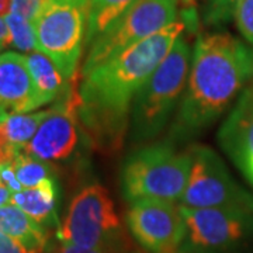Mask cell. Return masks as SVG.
Returning <instances> with one entry per match:
<instances>
[{
	"label": "cell",
	"instance_id": "cell-1",
	"mask_svg": "<svg viewBox=\"0 0 253 253\" xmlns=\"http://www.w3.org/2000/svg\"><path fill=\"white\" fill-rule=\"evenodd\" d=\"M184 30L174 21L82 78L79 118L100 146L123 142L136 93L170 52Z\"/></svg>",
	"mask_w": 253,
	"mask_h": 253
},
{
	"label": "cell",
	"instance_id": "cell-2",
	"mask_svg": "<svg viewBox=\"0 0 253 253\" xmlns=\"http://www.w3.org/2000/svg\"><path fill=\"white\" fill-rule=\"evenodd\" d=\"M253 78V51L229 34L200 37L172 141H187L211 126Z\"/></svg>",
	"mask_w": 253,
	"mask_h": 253
},
{
	"label": "cell",
	"instance_id": "cell-3",
	"mask_svg": "<svg viewBox=\"0 0 253 253\" xmlns=\"http://www.w3.org/2000/svg\"><path fill=\"white\" fill-rule=\"evenodd\" d=\"M190 58V45L179 37L163 62L136 93L129 118L132 144L152 141L169 123L187 84Z\"/></svg>",
	"mask_w": 253,
	"mask_h": 253
},
{
	"label": "cell",
	"instance_id": "cell-4",
	"mask_svg": "<svg viewBox=\"0 0 253 253\" xmlns=\"http://www.w3.org/2000/svg\"><path fill=\"white\" fill-rule=\"evenodd\" d=\"M191 169V154L179 152L170 141L144 146L124 163L121 189L128 203L136 200L181 199Z\"/></svg>",
	"mask_w": 253,
	"mask_h": 253
},
{
	"label": "cell",
	"instance_id": "cell-5",
	"mask_svg": "<svg viewBox=\"0 0 253 253\" xmlns=\"http://www.w3.org/2000/svg\"><path fill=\"white\" fill-rule=\"evenodd\" d=\"M90 0H42L33 20L37 51L46 55L65 79L78 71L86 41Z\"/></svg>",
	"mask_w": 253,
	"mask_h": 253
},
{
	"label": "cell",
	"instance_id": "cell-6",
	"mask_svg": "<svg viewBox=\"0 0 253 253\" xmlns=\"http://www.w3.org/2000/svg\"><path fill=\"white\" fill-rule=\"evenodd\" d=\"M177 0H136L87 46L82 76L176 21Z\"/></svg>",
	"mask_w": 253,
	"mask_h": 253
},
{
	"label": "cell",
	"instance_id": "cell-7",
	"mask_svg": "<svg viewBox=\"0 0 253 253\" xmlns=\"http://www.w3.org/2000/svg\"><path fill=\"white\" fill-rule=\"evenodd\" d=\"M58 238L82 248L120 249L121 222L107 190L99 184L83 187L71 201Z\"/></svg>",
	"mask_w": 253,
	"mask_h": 253
},
{
	"label": "cell",
	"instance_id": "cell-8",
	"mask_svg": "<svg viewBox=\"0 0 253 253\" xmlns=\"http://www.w3.org/2000/svg\"><path fill=\"white\" fill-rule=\"evenodd\" d=\"M184 253H214L236 248L253 235V208L181 207Z\"/></svg>",
	"mask_w": 253,
	"mask_h": 253
},
{
	"label": "cell",
	"instance_id": "cell-9",
	"mask_svg": "<svg viewBox=\"0 0 253 253\" xmlns=\"http://www.w3.org/2000/svg\"><path fill=\"white\" fill-rule=\"evenodd\" d=\"M191 169L180 206L186 208H253V196L231 176L225 163L211 148L193 146Z\"/></svg>",
	"mask_w": 253,
	"mask_h": 253
},
{
	"label": "cell",
	"instance_id": "cell-10",
	"mask_svg": "<svg viewBox=\"0 0 253 253\" xmlns=\"http://www.w3.org/2000/svg\"><path fill=\"white\" fill-rule=\"evenodd\" d=\"M126 224L136 242L151 253H173L186 236L180 206L162 200L129 203Z\"/></svg>",
	"mask_w": 253,
	"mask_h": 253
},
{
	"label": "cell",
	"instance_id": "cell-11",
	"mask_svg": "<svg viewBox=\"0 0 253 253\" xmlns=\"http://www.w3.org/2000/svg\"><path fill=\"white\" fill-rule=\"evenodd\" d=\"M78 118L79 94L69 89L65 99L51 109L49 116L23 151L44 162L68 159L79 141Z\"/></svg>",
	"mask_w": 253,
	"mask_h": 253
},
{
	"label": "cell",
	"instance_id": "cell-12",
	"mask_svg": "<svg viewBox=\"0 0 253 253\" xmlns=\"http://www.w3.org/2000/svg\"><path fill=\"white\" fill-rule=\"evenodd\" d=\"M0 104L11 114H24L41 107L26 55L0 54Z\"/></svg>",
	"mask_w": 253,
	"mask_h": 253
},
{
	"label": "cell",
	"instance_id": "cell-13",
	"mask_svg": "<svg viewBox=\"0 0 253 253\" xmlns=\"http://www.w3.org/2000/svg\"><path fill=\"white\" fill-rule=\"evenodd\" d=\"M218 141L239 169L253 156V83L245 89L219 128Z\"/></svg>",
	"mask_w": 253,
	"mask_h": 253
},
{
	"label": "cell",
	"instance_id": "cell-14",
	"mask_svg": "<svg viewBox=\"0 0 253 253\" xmlns=\"http://www.w3.org/2000/svg\"><path fill=\"white\" fill-rule=\"evenodd\" d=\"M58 190L55 179H46L37 187L23 189L11 194V204L20 207L27 215L44 228L59 226L56 215Z\"/></svg>",
	"mask_w": 253,
	"mask_h": 253
},
{
	"label": "cell",
	"instance_id": "cell-15",
	"mask_svg": "<svg viewBox=\"0 0 253 253\" xmlns=\"http://www.w3.org/2000/svg\"><path fill=\"white\" fill-rule=\"evenodd\" d=\"M0 231L33 252L42 253L45 249L46 228L11 203L0 208Z\"/></svg>",
	"mask_w": 253,
	"mask_h": 253
},
{
	"label": "cell",
	"instance_id": "cell-16",
	"mask_svg": "<svg viewBox=\"0 0 253 253\" xmlns=\"http://www.w3.org/2000/svg\"><path fill=\"white\" fill-rule=\"evenodd\" d=\"M26 58L41 106L54 101L65 89V78L61 71L46 55L38 51L30 52Z\"/></svg>",
	"mask_w": 253,
	"mask_h": 253
},
{
	"label": "cell",
	"instance_id": "cell-17",
	"mask_svg": "<svg viewBox=\"0 0 253 253\" xmlns=\"http://www.w3.org/2000/svg\"><path fill=\"white\" fill-rule=\"evenodd\" d=\"M135 1L136 0H90L84 45H90L100 34H103Z\"/></svg>",
	"mask_w": 253,
	"mask_h": 253
},
{
	"label": "cell",
	"instance_id": "cell-18",
	"mask_svg": "<svg viewBox=\"0 0 253 253\" xmlns=\"http://www.w3.org/2000/svg\"><path fill=\"white\" fill-rule=\"evenodd\" d=\"M51 113V109L37 113H24V114H7L0 123V128L7 136L10 144L16 146L18 151H23L28 142L34 138L42 121Z\"/></svg>",
	"mask_w": 253,
	"mask_h": 253
},
{
	"label": "cell",
	"instance_id": "cell-19",
	"mask_svg": "<svg viewBox=\"0 0 253 253\" xmlns=\"http://www.w3.org/2000/svg\"><path fill=\"white\" fill-rule=\"evenodd\" d=\"M14 172L23 189L37 187L46 179H51V166L21 151L13 161Z\"/></svg>",
	"mask_w": 253,
	"mask_h": 253
},
{
	"label": "cell",
	"instance_id": "cell-20",
	"mask_svg": "<svg viewBox=\"0 0 253 253\" xmlns=\"http://www.w3.org/2000/svg\"><path fill=\"white\" fill-rule=\"evenodd\" d=\"M4 20L9 27L11 44L23 52H34V49H37V40L33 23L14 13H10Z\"/></svg>",
	"mask_w": 253,
	"mask_h": 253
},
{
	"label": "cell",
	"instance_id": "cell-21",
	"mask_svg": "<svg viewBox=\"0 0 253 253\" xmlns=\"http://www.w3.org/2000/svg\"><path fill=\"white\" fill-rule=\"evenodd\" d=\"M242 0H207L203 9V20L207 26L219 27L235 17L236 7Z\"/></svg>",
	"mask_w": 253,
	"mask_h": 253
},
{
	"label": "cell",
	"instance_id": "cell-22",
	"mask_svg": "<svg viewBox=\"0 0 253 253\" xmlns=\"http://www.w3.org/2000/svg\"><path fill=\"white\" fill-rule=\"evenodd\" d=\"M234 18L241 34L253 45V0H242L236 7Z\"/></svg>",
	"mask_w": 253,
	"mask_h": 253
},
{
	"label": "cell",
	"instance_id": "cell-23",
	"mask_svg": "<svg viewBox=\"0 0 253 253\" xmlns=\"http://www.w3.org/2000/svg\"><path fill=\"white\" fill-rule=\"evenodd\" d=\"M41 4H42V0H13L11 13L18 14L33 23V20L36 18L41 9Z\"/></svg>",
	"mask_w": 253,
	"mask_h": 253
},
{
	"label": "cell",
	"instance_id": "cell-24",
	"mask_svg": "<svg viewBox=\"0 0 253 253\" xmlns=\"http://www.w3.org/2000/svg\"><path fill=\"white\" fill-rule=\"evenodd\" d=\"M0 183L3 186H6L11 193H17L23 190V186L20 184L16 172H14V166L11 163H0Z\"/></svg>",
	"mask_w": 253,
	"mask_h": 253
},
{
	"label": "cell",
	"instance_id": "cell-25",
	"mask_svg": "<svg viewBox=\"0 0 253 253\" xmlns=\"http://www.w3.org/2000/svg\"><path fill=\"white\" fill-rule=\"evenodd\" d=\"M21 151H18L16 146L10 144L7 136L0 128V163H11Z\"/></svg>",
	"mask_w": 253,
	"mask_h": 253
},
{
	"label": "cell",
	"instance_id": "cell-26",
	"mask_svg": "<svg viewBox=\"0 0 253 253\" xmlns=\"http://www.w3.org/2000/svg\"><path fill=\"white\" fill-rule=\"evenodd\" d=\"M0 253H37L0 231Z\"/></svg>",
	"mask_w": 253,
	"mask_h": 253
},
{
	"label": "cell",
	"instance_id": "cell-27",
	"mask_svg": "<svg viewBox=\"0 0 253 253\" xmlns=\"http://www.w3.org/2000/svg\"><path fill=\"white\" fill-rule=\"evenodd\" d=\"M56 253H120V249H94V248H82L75 245L62 244Z\"/></svg>",
	"mask_w": 253,
	"mask_h": 253
},
{
	"label": "cell",
	"instance_id": "cell-28",
	"mask_svg": "<svg viewBox=\"0 0 253 253\" xmlns=\"http://www.w3.org/2000/svg\"><path fill=\"white\" fill-rule=\"evenodd\" d=\"M9 44H11V37H10L7 23L4 18H0V51L3 48H6Z\"/></svg>",
	"mask_w": 253,
	"mask_h": 253
},
{
	"label": "cell",
	"instance_id": "cell-29",
	"mask_svg": "<svg viewBox=\"0 0 253 253\" xmlns=\"http://www.w3.org/2000/svg\"><path fill=\"white\" fill-rule=\"evenodd\" d=\"M11 194L13 193L6 186L0 184V208L4 207L6 204H9L10 201H11Z\"/></svg>",
	"mask_w": 253,
	"mask_h": 253
},
{
	"label": "cell",
	"instance_id": "cell-30",
	"mask_svg": "<svg viewBox=\"0 0 253 253\" xmlns=\"http://www.w3.org/2000/svg\"><path fill=\"white\" fill-rule=\"evenodd\" d=\"M13 0H0V18H6L11 13Z\"/></svg>",
	"mask_w": 253,
	"mask_h": 253
},
{
	"label": "cell",
	"instance_id": "cell-31",
	"mask_svg": "<svg viewBox=\"0 0 253 253\" xmlns=\"http://www.w3.org/2000/svg\"><path fill=\"white\" fill-rule=\"evenodd\" d=\"M241 170H242V173L248 177V180L253 184V156L248 161V162L245 163V166Z\"/></svg>",
	"mask_w": 253,
	"mask_h": 253
},
{
	"label": "cell",
	"instance_id": "cell-32",
	"mask_svg": "<svg viewBox=\"0 0 253 253\" xmlns=\"http://www.w3.org/2000/svg\"><path fill=\"white\" fill-rule=\"evenodd\" d=\"M3 120H4V118H1V117H0V123H1V121H3Z\"/></svg>",
	"mask_w": 253,
	"mask_h": 253
},
{
	"label": "cell",
	"instance_id": "cell-33",
	"mask_svg": "<svg viewBox=\"0 0 253 253\" xmlns=\"http://www.w3.org/2000/svg\"><path fill=\"white\" fill-rule=\"evenodd\" d=\"M184 1H190V0H184Z\"/></svg>",
	"mask_w": 253,
	"mask_h": 253
},
{
	"label": "cell",
	"instance_id": "cell-34",
	"mask_svg": "<svg viewBox=\"0 0 253 253\" xmlns=\"http://www.w3.org/2000/svg\"><path fill=\"white\" fill-rule=\"evenodd\" d=\"M0 184H1V183H0Z\"/></svg>",
	"mask_w": 253,
	"mask_h": 253
}]
</instances>
